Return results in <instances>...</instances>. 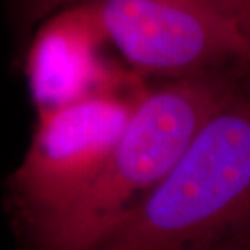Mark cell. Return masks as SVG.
<instances>
[{"label":"cell","instance_id":"6da1fadb","mask_svg":"<svg viewBox=\"0 0 250 250\" xmlns=\"http://www.w3.org/2000/svg\"><path fill=\"white\" fill-rule=\"evenodd\" d=\"M250 246V98L237 94L203 122L151 192L96 249L187 250Z\"/></svg>","mask_w":250,"mask_h":250},{"label":"cell","instance_id":"7a4b0ae2","mask_svg":"<svg viewBox=\"0 0 250 250\" xmlns=\"http://www.w3.org/2000/svg\"><path fill=\"white\" fill-rule=\"evenodd\" d=\"M226 73L146 88L96 181L41 249H96L117 219L166 177L211 114L237 96Z\"/></svg>","mask_w":250,"mask_h":250},{"label":"cell","instance_id":"3957f363","mask_svg":"<svg viewBox=\"0 0 250 250\" xmlns=\"http://www.w3.org/2000/svg\"><path fill=\"white\" fill-rule=\"evenodd\" d=\"M146 88L137 75L117 88L36 112L31 143L7 186L15 228L29 244L41 249L93 186Z\"/></svg>","mask_w":250,"mask_h":250},{"label":"cell","instance_id":"277c9868","mask_svg":"<svg viewBox=\"0 0 250 250\" xmlns=\"http://www.w3.org/2000/svg\"><path fill=\"white\" fill-rule=\"evenodd\" d=\"M109 44L146 80L242 70L250 0H91Z\"/></svg>","mask_w":250,"mask_h":250},{"label":"cell","instance_id":"5b68a950","mask_svg":"<svg viewBox=\"0 0 250 250\" xmlns=\"http://www.w3.org/2000/svg\"><path fill=\"white\" fill-rule=\"evenodd\" d=\"M111 46L91 0L56 10L29 44L24 77L36 112L51 111L125 84L137 77L107 57Z\"/></svg>","mask_w":250,"mask_h":250},{"label":"cell","instance_id":"8992f818","mask_svg":"<svg viewBox=\"0 0 250 250\" xmlns=\"http://www.w3.org/2000/svg\"><path fill=\"white\" fill-rule=\"evenodd\" d=\"M78 0H13L18 20L24 28H31L34 23H41L56 10Z\"/></svg>","mask_w":250,"mask_h":250},{"label":"cell","instance_id":"52a82bcc","mask_svg":"<svg viewBox=\"0 0 250 250\" xmlns=\"http://www.w3.org/2000/svg\"><path fill=\"white\" fill-rule=\"evenodd\" d=\"M244 72L247 75V96L250 98V57H249V62L246 63V68H244Z\"/></svg>","mask_w":250,"mask_h":250}]
</instances>
